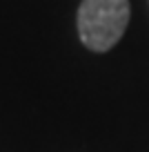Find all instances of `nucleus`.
Here are the masks:
<instances>
[{"instance_id":"f257e3e1","label":"nucleus","mask_w":149,"mask_h":152,"mask_svg":"<svg viewBox=\"0 0 149 152\" xmlns=\"http://www.w3.org/2000/svg\"><path fill=\"white\" fill-rule=\"evenodd\" d=\"M129 0H82L78 7V36L91 52H109L129 25Z\"/></svg>"}]
</instances>
